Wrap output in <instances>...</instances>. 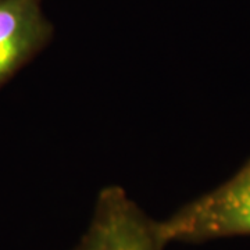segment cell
I'll use <instances>...</instances> for the list:
<instances>
[{"instance_id": "3957f363", "label": "cell", "mask_w": 250, "mask_h": 250, "mask_svg": "<svg viewBox=\"0 0 250 250\" xmlns=\"http://www.w3.org/2000/svg\"><path fill=\"white\" fill-rule=\"evenodd\" d=\"M53 36L42 0H0V89L32 62Z\"/></svg>"}, {"instance_id": "7a4b0ae2", "label": "cell", "mask_w": 250, "mask_h": 250, "mask_svg": "<svg viewBox=\"0 0 250 250\" xmlns=\"http://www.w3.org/2000/svg\"><path fill=\"white\" fill-rule=\"evenodd\" d=\"M159 221L150 218L121 187L103 188L89 227L74 250H164Z\"/></svg>"}, {"instance_id": "6da1fadb", "label": "cell", "mask_w": 250, "mask_h": 250, "mask_svg": "<svg viewBox=\"0 0 250 250\" xmlns=\"http://www.w3.org/2000/svg\"><path fill=\"white\" fill-rule=\"evenodd\" d=\"M164 242H202L250 236V157L227 181L159 221Z\"/></svg>"}]
</instances>
